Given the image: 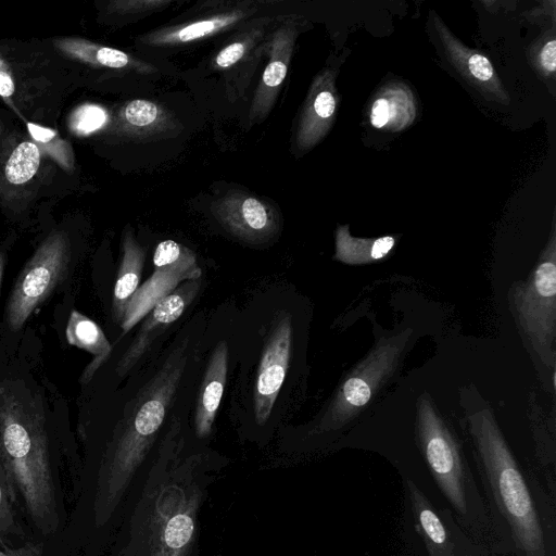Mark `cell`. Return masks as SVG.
I'll return each mask as SVG.
<instances>
[{
    "label": "cell",
    "instance_id": "4dcf8cb0",
    "mask_svg": "<svg viewBox=\"0 0 556 556\" xmlns=\"http://www.w3.org/2000/svg\"><path fill=\"white\" fill-rule=\"evenodd\" d=\"M390 117L389 103L386 99H378L375 101L372 109L370 121L372 126L377 128H381L384 126Z\"/></svg>",
    "mask_w": 556,
    "mask_h": 556
},
{
    "label": "cell",
    "instance_id": "7c38bea8",
    "mask_svg": "<svg viewBox=\"0 0 556 556\" xmlns=\"http://www.w3.org/2000/svg\"><path fill=\"white\" fill-rule=\"evenodd\" d=\"M199 286V279L186 281L179 289H175L162 299L146 315L137 337L116 366V372L119 377L127 374L143 355L152 341L182 315L197 294Z\"/></svg>",
    "mask_w": 556,
    "mask_h": 556
},
{
    "label": "cell",
    "instance_id": "603a6c76",
    "mask_svg": "<svg viewBox=\"0 0 556 556\" xmlns=\"http://www.w3.org/2000/svg\"><path fill=\"white\" fill-rule=\"evenodd\" d=\"M394 239L381 237L367 244L338 233L336 258L350 265L365 264L384 257L393 248Z\"/></svg>",
    "mask_w": 556,
    "mask_h": 556
},
{
    "label": "cell",
    "instance_id": "d6986e66",
    "mask_svg": "<svg viewBox=\"0 0 556 556\" xmlns=\"http://www.w3.org/2000/svg\"><path fill=\"white\" fill-rule=\"evenodd\" d=\"M146 250L127 230L123 237V254L113 290L112 313L114 320L122 323L125 306L139 287L144 266Z\"/></svg>",
    "mask_w": 556,
    "mask_h": 556
},
{
    "label": "cell",
    "instance_id": "e0dca14e",
    "mask_svg": "<svg viewBox=\"0 0 556 556\" xmlns=\"http://www.w3.org/2000/svg\"><path fill=\"white\" fill-rule=\"evenodd\" d=\"M417 531L428 556H455V545L426 495L410 480L405 481Z\"/></svg>",
    "mask_w": 556,
    "mask_h": 556
},
{
    "label": "cell",
    "instance_id": "836d02e7",
    "mask_svg": "<svg viewBox=\"0 0 556 556\" xmlns=\"http://www.w3.org/2000/svg\"><path fill=\"white\" fill-rule=\"evenodd\" d=\"M541 62L545 70L554 72L556 68V41L547 42L541 52Z\"/></svg>",
    "mask_w": 556,
    "mask_h": 556
},
{
    "label": "cell",
    "instance_id": "83f0119b",
    "mask_svg": "<svg viewBox=\"0 0 556 556\" xmlns=\"http://www.w3.org/2000/svg\"><path fill=\"white\" fill-rule=\"evenodd\" d=\"M170 3L168 0H119L110 2L108 10L119 15H146L163 10Z\"/></svg>",
    "mask_w": 556,
    "mask_h": 556
},
{
    "label": "cell",
    "instance_id": "e575fe53",
    "mask_svg": "<svg viewBox=\"0 0 556 556\" xmlns=\"http://www.w3.org/2000/svg\"><path fill=\"white\" fill-rule=\"evenodd\" d=\"M3 268H4V257L2 254H0V288H1Z\"/></svg>",
    "mask_w": 556,
    "mask_h": 556
},
{
    "label": "cell",
    "instance_id": "6da1fadb",
    "mask_svg": "<svg viewBox=\"0 0 556 556\" xmlns=\"http://www.w3.org/2000/svg\"><path fill=\"white\" fill-rule=\"evenodd\" d=\"M0 473L22 496L36 527L45 534L55 531L59 517L45 415L29 394L9 383L0 384Z\"/></svg>",
    "mask_w": 556,
    "mask_h": 556
},
{
    "label": "cell",
    "instance_id": "7a4b0ae2",
    "mask_svg": "<svg viewBox=\"0 0 556 556\" xmlns=\"http://www.w3.org/2000/svg\"><path fill=\"white\" fill-rule=\"evenodd\" d=\"M186 342L176 348L142 388L122 420L101 469L97 520H105L143 460L161 428L187 364Z\"/></svg>",
    "mask_w": 556,
    "mask_h": 556
},
{
    "label": "cell",
    "instance_id": "ffe728a7",
    "mask_svg": "<svg viewBox=\"0 0 556 556\" xmlns=\"http://www.w3.org/2000/svg\"><path fill=\"white\" fill-rule=\"evenodd\" d=\"M65 336L68 344L93 355L92 362L81 375V382L87 383L111 354L112 345L100 326L76 309H73L70 315Z\"/></svg>",
    "mask_w": 556,
    "mask_h": 556
},
{
    "label": "cell",
    "instance_id": "277c9868",
    "mask_svg": "<svg viewBox=\"0 0 556 556\" xmlns=\"http://www.w3.org/2000/svg\"><path fill=\"white\" fill-rule=\"evenodd\" d=\"M416 426L420 448L439 489L459 515L467 516L468 480L462 450L428 396L418 400Z\"/></svg>",
    "mask_w": 556,
    "mask_h": 556
},
{
    "label": "cell",
    "instance_id": "7402d4cb",
    "mask_svg": "<svg viewBox=\"0 0 556 556\" xmlns=\"http://www.w3.org/2000/svg\"><path fill=\"white\" fill-rule=\"evenodd\" d=\"M153 264L155 269L175 270L188 276L190 280L199 279L202 274L195 253L181 243L169 239L157 244Z\"/></svg>",
    "mask_w": 556,
    "mask_h": 556
},
{
    "label": "cell",
    "instance_id": "f1b7e54d",
    "mask_svg": "<svg viewBox=\"0 0 556 556\" xmlns=\"http://www.w3.org/2000/svg\"><path fill=\"white\" fill-rule=\"evenodd\" d=\"M14 495L9 483L0 473V536L20 533L12 508Z\"/></svg>",
    "mask_w": 556,
    "mask_h": 556
},
{
    "label": "cell",
    "instance_id": "d4e9b609",
    "mask_svg": "<svg viewBox=\"0 0 556 556\" xmlns=\"http://www.w3.org/2000/svg\"><path fill=\"white\" fill-rule=\"evenodd\" d=\"M27 128L38 148H41L66 170L73 169L74 157L71 144L62 139L56 130L35 123H27Z\"/></svg>",
    "mask_w": 556,
    "mask_h": 556
},
{
    "label": "cell",
    "instance_id": "ac0fdd59",
    "mask_svg": "<svg viewBox=\"0 0 556 556\" xmlns=\"http://www.w3.org/2000/svg\"><path fill=\"white\" fill-rule=\"evenodd\" d=\"M53 45L65 54L84 63L108 68H129L139 73H151L155 68L150 64L137 60L128 53L101 46L81 38H60Z\"/></svg>",
    "mask_w": 556,
    "mask_h": 556
},
{
    "label": "cell",
    "instance_id": "8992f818",
    "mask_svg": "<svg viewBox=\"0 0 556 556\" xmlns=\"http://www.w3.org/2000/svg\"><path fill=\"white\" fill-rule=\"evenodd\" d=\"M514 309L523 334L541 361L553 368L556 339V264L554 251L513 292Z\"/></svg>",
    "mask_w": 556,
    "mask_h": 556
},
{
    "label": "cell",
    "instance_id": "5b68a950",
    "mask_svg": "<svg viewBox=\"0 0 556 556\" xmlns=\"http://www.w3.org/2000/svg\"><path fill=\"white\" fill-rule=\"evenodd\" d=\"M71 262L68 238L51 232L21 270L7 304V324L20 330L31 313L54 291L67 274Z\"/></svg>",
    "mask_w": 556,
    "mask_h": 556
},
{
    "label": "cell",
    "instance_id": "9a60e30c",
    "mask_svg": "<svg viewBox=\"0 0 556 556\" xmlns=\"http://www.w3.org/2000/svg\"><path fill=\"white\" fill-rule=\"evenodd\" d=\"M119 132L135 139H152L180 128L175 117L162 105L142 99L125 103L118 112Z\"/></svg>",
    "mask_w": 556,
    "mask_h": 556
},
{
    "label": "cell",
    "instance_id": "d590c367",
    "mask_svg": "<svg viewBox=\"0 0 556 556\" xmlns=\"http://www.w3.org/2000/svg\"><path fill=\"white\" fill-rule=\"evenodd\" d=\"M468 556H471V555H468Z\"/></svg>",
    "mask_w": 556,
    "mask_h": 556
},
{
    "label": "cell",
    "instance_id": "4fadbf2b",
    "mask_svg": "<svg viewBox=\"0 0 556 556\" xmlns=\"http://www.w3.org/2000/svg\"><path fill=\"white\" fill-rule=\"evenodd\" d=\"M254 11L255 9L248 3L240 4L202 18L156 29L142 36L140 42L152 47L187 45L231 28Z\"/></svg>",
    "mask_w": 556,
    "mask_h": 556
},
{
    "label": "cell",
    "instance_id": "30bf717a",
    "mask_svg": "<svg viewBox=\"0 0 556 556\" xmlns=\"http://www.w3.org/2000/svg\"><path fill=\"white\" fill-rule=\"evenodd\" d=\"M292 325L287 313L280 314L264 346L254 389V415L264 425L271 413L289 367Z\"/></svg>",
    "mask_w": 556,
    "mask_h": 556
},
{
    "label": "cell",
    "instance_id": "cb8c5ba5",
    "mask_svg": "<svg viewBox=\"0 0 556 556\" xmlns=\"http://www.w3.org/2000/svg\"><path fill=\"white\" fill-rule=\"evenodd\" d=\"M40 164V150L34 142L24 141L11 153L4 168L5 178L14 185L31 179Z\"/></svg>",
    "mask_w": 556,
    "mask_h": 556
},
{
    "label": "cell",
    "instance_id": "4316f807",
    "mask_svg": "<svg viewBox=\"0 0 556 556\" xmlns=\"http://www.w3.org/2000/svg\"><path fill=\"white\" fill-rule=\"evenodd\" d=\"M106 122V112L96 104L77 108L70 118V127L77 135H88L100 129Z\"/></svg>",
    "mask_w": 556,
    "mask_h": 556
},
{
    "label": "cell",
    "instance_id": "3957f363",
    "mask_svg": "<svg viewBox=\"0 0 556 556\" xmlns=\"http://www.w3.org/2000/svg\"><path fill=\"white\" fill-rule=\"evenodd\" d=\"M469 433L493 497L523 556H547L531 493L489 408L468 417Z\"/></svg>",
    "mask_w": 556,
    "mask_h": 556
},
{
    "label": "cell",
    "instance_id": "9c48e42d",
    "mask_svg": "<svg viewBox=\"0 0 556 556\" xmlns=\"http://www.w3.org/2000/svg\"><path fill=\"white\" fill-rule=\"evenodd\" d=\"M211 211L228 232L248 243H264L273 239L280 228L276 208L245 192L224 194L213 202Z\"/></svg>",
    "mask_w": 556,
    "mask_h": 556
},
{
    "label": "cell",
    "instance_id": "52a82bcc",
    "mask_svg": "<svg viewBox=\"0 0 556 556\" xmlns=\"http://www.w3.org/2000/svg\"><path fill=\"white\" fill-rule=\"evenodd\" d=\"M408 334L378 344L344 380L318 426L319 431L340 428L364 407L395 368Z\"/></svg>",
    "mask_w": 556,
    "mask_h": 556
},
{
    "label": "cell",
    "instance_id": "1f68e13d",
    "mask_svg": "<svg viewBox=\"0 0 556 556\" xmlns=\"http://www.w3.org/2000/svg\"><path fill=\"white\" fill-rule=\"evenodd\" d=\"M0 556H45L41 544L27 543L16 548H0Z\"/></svg>",
    "mask_w": 556,
    "mask_h": 556
},
{
    "label": "cell",
    "instance_id": "8fae6325",
    "mask_svg": "<svg viewBox=\"0 0 556 556\" xmlns=\"http://www.w3.org/2000/svg\"><path fill=\"white\" fill-rule=\"evenodd\" d=\"M296 35L295 22L287 17L271 33L267 41L268 62L250 109L251 123L262 122L274 108L287 76Z\"/></svg>",
    "mask_w": 556,
    "mask_h": 556
},
{
    "label": "cell",
    "instance_id": "d6a6232c",
    "mask_svg": "<svg viewBox=\"0 0 556 556\" xmlns=\"http://www.w3.org/2000/svg\"><path fill=\"white\" fill-rule=\"evenodd\" d=\"M15 90L14 81L5 62L0 58V96L8 98Z\"/></svg>",
    "mask_w": 556,
    "mask_h": 556
},
{
    "label": "cell",
    "instance_id": "ba28073f",
    "mask_svg": "<svg viewBox=\"0 0 556 556\" xmlns=\"http://www.w3.org/2000/svg\"><path fill=\"white\" fill-rule=\"evenodd\" d=\"M157 500L148 533L150 556H186L194 538L199 493L168 484Z\"/></svg>",
    "mask_w": 556,
    "mask_h": 556
},
{
    "label": "cell",
    "instance_id": "f546056e",
    "mask_svg": "<svg viewBox=\"0 0 556 556\" xmlns=\"http://www.w3.org/2000/svg\"><path fill=\"white\" fill-rule=\"evenodd\" d=\"M470 73L479 80L486 81L493 76V67L482 54H472L468 60Z\"/></svg>",
    "mask_w": 556,
    "mask_h": 556
},
{
    "label": "cell",
    "instance_id": "5bb4252c",
    "mask_svg": "<svg viewBox=\"0 0 556 556\" xmlns=\"http://www.w3.org/2000/svg\"><path fill=\"white\" fill-rule=\"evenodd\" d=\"M228 346L220 341L215 346L202 379L194 414V429L200 438L213 427L227 380Z\"/></svg>",
    "mask_w": 556,
    "mask_h": 556
},
{
    "label": "cell",
    "instance_id": "2e32d148",
    "mask_svg": "<svg viewBox=\"0 0 556 556\" xmlns=\"http://www.w3.org/2000/svg\"><path fill=\"white\" fill-rule=\"evenodd\" d=\"M189 277L170 269H155L154 273L137 288L128 300L122 323L123 333L129 331L138 321L165 296L172 293L181 281Z\"/></svg>",
    "mask_w": 556,
    "mask_h": 556
},
{
    "label": "cell",
    "instance_id": "44dd1931",
    "mask_svg": "<svg viewBox=\"0 0 556 556\" xmlns=\"http://www.w3.org/2000/svg\"><path fill=\"white\" fill-rule=\"evenodd\" d=\"M334 109L336 100L331 91L320 89L311 94L307 108L303 111L299 123L296 135L299 148H308L315 142L324 121L332 116Z\"/></svg>",
    "mask_w": 556,
    "mask_h": 556
},
{
    "label": "cell",
    "instance_id": "484cf974",
    "mask_svg": "<svg viewBox=\"0 0 556 556\" xmlns=\"http://www.w3.org/2000/svg\"><path fill=\"white\" fill-rule=\"evenodd\" d=\"M267 23L252 27L222 48L212 60L213 68L226 70L237 64L262 39Z\"/></svg>",
    "mask_w": 556,
    "mask_h": 556
}]
</instances>
